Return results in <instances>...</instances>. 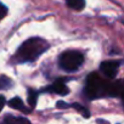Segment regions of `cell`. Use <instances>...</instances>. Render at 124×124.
Returning <instances> with one entry per match:
<instances>
[{"instance_id": "6da1fadb", "label": "cell", "mask_w": 124, "mask_h": 124, "mask_svg": "<svg viewBox=\"0 0 124 124\" xmlns=\"http://www.w3.org/2000/svg\"><path fill=\"white\" fill-rule=\"evenodd\" d=\"M49 49V43L41 38L34 37L24 41L17 50L15 58L17 62H32Z\"/></svg>"}, {"instance_id": "7a4b0ae2", "label": "cell", "mask_w": 124, "mask_h": 124, "mask_svg": "<svg viewBox=\"0 0 124 124\" xmlns=\"http://www.w3.org/2000/svg\"><path fill=\"white\" fill-rule=\"evenodd\" d=\"M109 82L101 78L97 73H90L86 79L85 94L89 99H99L102 96H108Z\"/></svg>"}, {"instance_id": "3957f363", "label": "cell", "mask_w": 124, "mask_h": 124, "mask_svg": "<svg viewBox=\"0 0 124 124\" xmlns=\"http://www.w3.org/2000/svg\"><path fill=\"white\" fill-rule=\"evenodd\" d=\"M83 61H84V56L82 52L70 50V51H65L61 54L58 63H60V67L63 71L74 72L82 66Z\"/></svg>"}, {"instance_id": "277c9868", "label": "cell", "mask_w": 124, "mask_h": 124, "mask_svg": "<svg viewBox=\"0 0 124 124\" xmlns=\"http://www.w3.org/2000/svg\"><path fill=\"white\" fill-rule=\"evenodd\" d=\"M120 66V61H116V60H109V61H105L100 65V71L103 76H106L107 78H114L118 73Z\"/></svg>"}, {"instance_id": "5b68a950", "label": "cell", "mask_w": 124, "mask_h": 124, "mask_svg": "<svg viewBox=\"0 0 124 124\" xmlns=\"http://www.w3.org/2000/svg\"><path fill=\"white\" fill-rule=\"evenodd\" d=\"M46 90L50 91V93L58 94V95H66V94H68V88H67V85L65 84V82H62V80L55 82V83H54L52 85H50Z\"/></svg>"}, {"instance_id": "8992f818", "label": "cell", "mask_w": 124, "mask_h": 124, "mask_svg": "<svg viewBox=\"0 0 124 124\" xmlns=\"http://www.w3.org/2000/svg\"><path fill=\"white\" fill-rule=\"evenodd\" d=\"M123 93V85H122V80H116L109 83L108 85V96H120Z\"/></svg>"}, {"instance_id": "52a82bcc", "label": "cell", "mask_w": 124, "mask_h": 124, "mask_svg": "<svg viewBox=\"0 0 124 124\" xmlns=\"http://www.w3.org/2000/svg\"><path fill=\"white\" fill-rule=\"evenodd\" d=\"M9 106L11 107V108H15V109H18V111H21V112H24V113H28L29 112V109L24 106V103H23V101L20 99V97H14V99H11L9 102Z\"/></svg>"}, {"instance_id": "ba28073f", "label": "cell", "mask_w": 124, "mask_h": 124, "mask_svg": "<svg viewBox=\"0 0 124 124\" xmlns=\"http://www.w3.org/2000/svg\"><path fill=\"white\" fill-rule=\"evenodd\" d=\"M0 124H31V122L26 118H20V117H14V116H8L4 118V120Z\"/></svg>"}, {"instance_id": "9c48e42d", "label": "cell", "mask_w": 124, "mask_h": 124, "mask_svg": "<svg viewBox=\"0 0 124 124\" xmlns=\"http://www.w3.org/2000/svg\"><path fill=\"white\" fill-rule=\"evenodd\" d=\"M66 3L71 9L77 10V11L83 10L85 6V0H66Z\"/></svg>"}, {"instance_id": "30bf717a", "label": "cell", "mask_w": 124, "mask_h": 124, "mask_svg": "<svg viewBox=\"0 0 124 124\" xmlns=\"http://www.w3.org/2000/svg\"><path fill=\"white\" fill-rule=\"evenodd\" d=\"M11 86H12L11 79H9L6 76H0V90L10 89Z\"/></svg>"}, {"instance_id": "8fae6325", "label": "cell", "mask_w": 124, "mask_h": 124, "mask_svg": "<svg viewBox=\"0 0 124 124\" xmlns=\"http://www.w3.org/2000/svg\"><path fill=\"white\" fill-rule=\"evenodd\" d=\"M37 100H38V93L33 89H29L28 90V103L34 107L37 105Z\"/></svg>"}, {"instance_id": "7c38bea8", "label": "cell", "mask_w": 124, "mask_h": 124, "mask_svg": "<svg viewBox=\"0 0 124 124\" xmlns=\"http://www.w3.org/2000/svg\"><path fill=\"white\" fill-rule=\"evenodd\" d=\"M72 106H73L74 108H77V109H78L79 112H82L84 117H86V118H89V117H90V113H89V111H88V109H86L85 107H83V106H80L79 103H73Z\"/></svg>"}, {"instance_id": "4fadbf2b", "label": "cell", "mask_w": 124, "mask_h": 124, "mask_svg": "<svg viewBox=\"0 0 124 124\" xmlns=\"http://www.w3.org/2000/svg\"><path fill=\"white\" fill-rule=\"evenodd\" d=\"M6 14H8V9H6V6H5L4 4L0 3V20H3V18L6 16Z\"/></svg>"}, {"instance_id": "5bb4252c", "label": "cell", "mask_w": 124, "mask_h": 124, "mask_svg": "<svg viewBox=\"0 0 124 124\" xmlns=\"http://www.w3.org/2000/svg\"><path fill=\"white\" fill-rule=\"evenodd\" d=\"M5 102H6L5 97H4V96H0V111H1V109H3V107L5 106Z\"/></svg>"}]
</instances>
